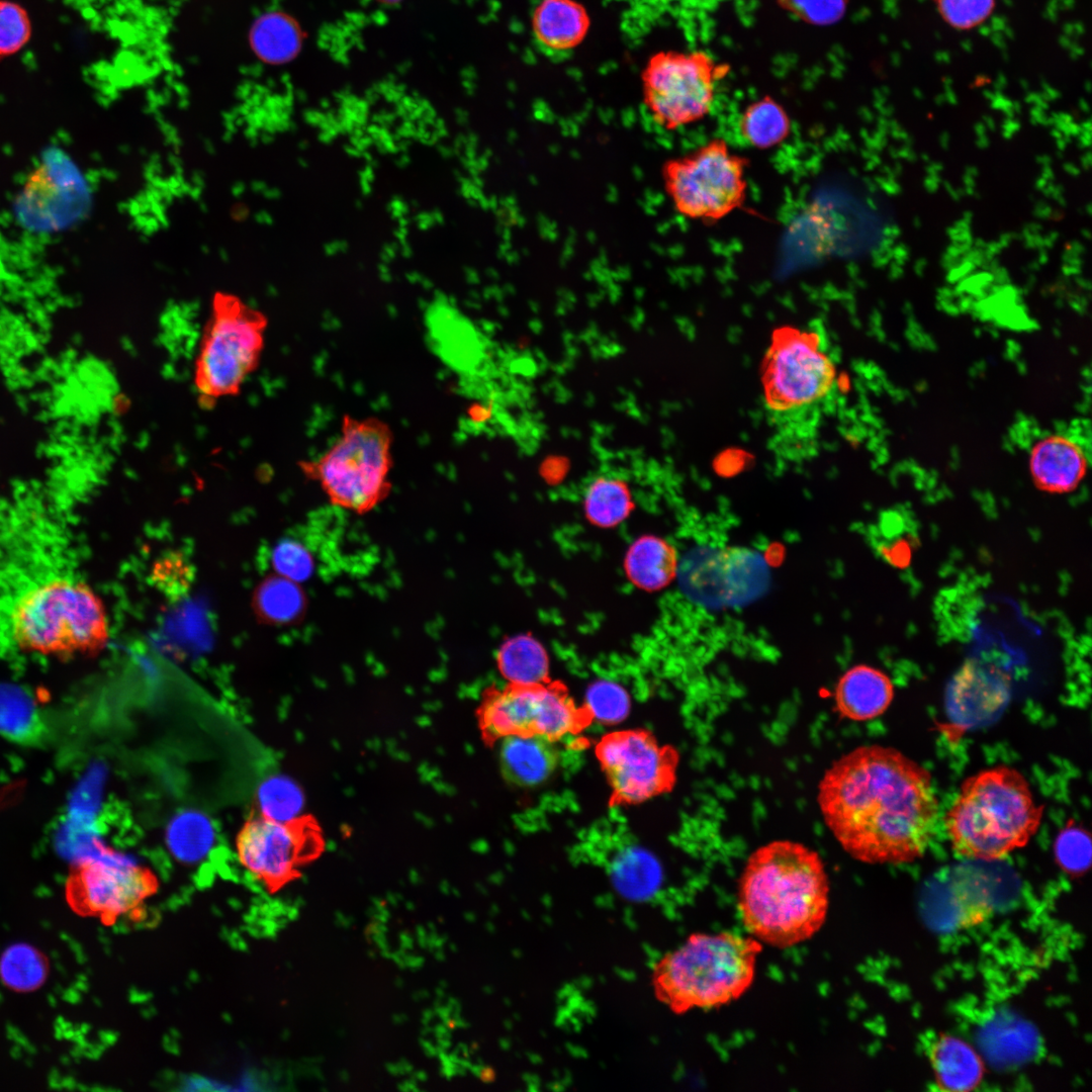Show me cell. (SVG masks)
Returning a JSON list of instances; mask_svg holds the SVG:
<instances>
[{"mask_svg":"<svg viewBox=\"0 0 1092 1092\" xmlns=\"http://www.w3.org/2000/svg\"><path fill=\"white\" fill-rule=\"evenodd\" d=\"M817 803L843 850L866 863H904L923 855L938 802L928 770L899 750L862 745L825 770Z\"/></svg>","mask_w":1092,"mask_h":1092,"instance_id":"obj_1","label":"cell"},{"mask_svg":"<svg viewBox=\"0 0 1092 1092\" xmlns=\"http://www.w3.org/2000/svg\"><path fill=\"white\" fill-rule=\"evenodd\" d=\"M760 379L772 452L795 461L815 454L840 394L837 362L825 332L817 324L776 331Z\"/></svg>","mask_w":1092,"mask_h":1092,"instance_id":"obj_2","label":"cell"},{"mask_svg":"<svg viewBox=\"0 0 1092 1092\" xmlns=\"http://www.w3.org/2000/svg\"><path fill=\"white\" fill-rule=\"evenodd\" d=\"M737 905L750 936L787 948L811 938L829 907V881L819 853L803 843L774 840L747 858Z\"/></svg>","mask_w":1092,"mask_h":1092,"instance_id":"obj_3","label":"cell"},{"mask_svg":"<svg viewBox=\"0 0 1092 1092\" xmlns=\"http://www.w3.org/2000/svg\"><path fill=\"white\" fill-rule=\"evenodd\" d=\"M1042 813L1022 774L998 765L965 780L945 815V828L959 855L997 860L1027 844Z\"/></svg>","mask_w":1092,"mask_h":1092,"instance_id":"obj_4","label":"cell"},{"mask_svg":"<svg viewBox=\"0 0 1092 1092\" xmlns=\"http://www.w3.org/2000/svg\"><path fill=\"white\" fill-rule=\"evenodd\" d=\"M761 950L752 936L693 933L655 964L654 995L675 1014L731 1003L752 985Z\"/></svg>","mask_w":1092,"mask_h":1092,"instance_id":"obj_5","label":"cell"},{"mask_svg":"<svg viewBox=\"0 0 1092 1092\" xmlns=\"http://www.w3.org/2000/svg\"><path fill=\"white\" fill-rule=\"evenodd\" d=\"M15 645L36 655L95 656L107 645L109 624L101 598L86 582L65 576L28 587L13 605Z\"/></svg>","mask_w":1092,"mask_h":1092,"instance_id":"obj_6","label":"cell"},{"mask_svg":"<svg viewBox=\"0 0 1092 1092\" xmlns=\"http://www.w3.org/2000/svg\"><path fill=\"white\" fill-rule=\"evenodd\" d=\"M393 433L376 417L345 415L334 442L313 459L299 462L335 507L365 515L390 494Z\"/></svg>","mask_w":1092,"mask_h":1092,"instance_id":"obj_7","label":"cell"},{"mask_svg":"<svg viewBox=\"0 0 1092 1092\" xmlns=\"http://www.w3.org/2000/svg\"><path fill=\"white\" fill-rule=\"evenodd\" d=\"M267 326L266 315L237 295L214 294L194 361L193 382L202 408L240 393L260 364Z\"/></svg>","mask_w":1092,"mask_h":1092,"instance_id":"obj_8","label":"cell"},{"mask_svg":"<svg viewBox=\"0 0 1092 1092\" xmlns=\"http://www.w3.org/2000/svg\"><path fill=\"white\" fill-rule=\"evenodd\" d=\"M749 160L714 138L661 168L664 191L681 216L716 223L746 203Z\"/></svg>","mask_w":1092,"mask_h":1092,"instance_id":"obj_9","label":"cell"},{"mask_svg":"<svg viewBox=\"0 0 1092 1092\" xmlns=\"http://www.w3.org/2000/svg\"><path fill=\"white\" fill-rule=\"evenodd\" d=\"M729 69L703 51L655 54L642 73L648 114L669 131L705 119L714 105L716 85Z\"/></svg>","mask_w":1092,"mask_h":1092,"instance_id":"obj_10","label":"cell"},{"mask_svg":"<svg viewBox=\"0 0 1092 1092\" xmlns=\"http://www.w3.org/2000/svg\"><path fill=\"white\" fill-rule=\"evenodd\" d=\"M477 718L487 742L520 734L557 742L577 732L584 721L565 690L547 682L486 690Z\"/></svg>","mask_w":1092,"mask_h":1092,"instance_id":"obj_11","label":"cell"},{"mask_svg":"<svg viewBox=\"0 0 1092 1092\" xmlns=\"http://www.w3.org/2000/svg\"><path fill=\"white\" fill-rule=\"evenodd\" d=\"M156 889L149 869L97 842L73 863L66 898L76 912L112 921L136 910Z\"/></svg>","mask_w":1092,"mask_h":1092,"instance_id":"obj_12","label":"cell"},{"mask_svg":"<svg viewBox=\"0 0 1092 1092\" xmlns=\"http://www.w3.org/2000/svg\"><path fill=\"white\" fill-rule=\"evenodd\" d=\"M323 849L322 829L307 815L277 821L253 811L236 837L240 863L269 891L296 879Z\"/></svg>","mask_w":1092,"mask_h":1092,"instance_id":"obj_13","label":"cell"},{"mask_svg":"<svg viewBox=\"0 0 1092 1092\" xmlns=\"http://www.w3.org/2000/svg\"><path fill=\"white\" fill-rule=\"evenodd\" d=\"M597 752L617 801L639 803L670 791L675 783L677 752L646 732L609 734Z\"/></svg>","mask_w":1092,"mask_h":1092,"instance_id":"obj_14","label":"cell"},{"mask_svg":"<svg viewBox=\"0 0 1092 1092\" xmlns=\"http://www.w3.org/2000/svg\"><path fill=\"white\" fill-rule=\"evenodd\" d=\"M89 188L80 170L59 150L48 152L32 169L15 199V212L27 229L58 232L88 209Z\"/></svg>","mask_w":1092,"mask_h":1092,"instance_id":"obj_15","label":"cell"},{"mask_svg":"<svg viewBox=\"0 0 1092 1092\" xmlns=\"http://www.w3.org/2000/svg\"><path fill=\"white\" fill-rule=\"evenodd\" d=\"M1010 676L1000 667L976 658L956 673L947 690V711L958 724L973 726L989 720L1007 703Z\"/></svg>","mask_w":1092,"mask_h":1092,"instance_id":"obj_16","label":"cell"},{"mask_svg":"<svg viewBox=\"0 0 1092 1092\" xmlns=\"http://www.w3.org/2000/svg\"><path fill=\"white\" fill-rule=\"evenodd\" d=\"M1087 458L1073 439L1060 434L1038 440L1029 453L1034 485L1045 492L1066 493L1080 484L1087 472Z\"/></svg>","mask_w":1092,"mask_h":1092,"instance_id":"obj_17","label":"cell"},{"mask_svg":"<svg viewBox=\"0 0 1092 1092\" xmlns=\"http://www.w3.org/2000/svg\"><path fill=\"white\" fill-rule=\"evenodd\" d=\"M500 740L498 762L503 778L520 788L545 783L556 770V741L537 735H509Z\"/></svg>","mask_w":1092,"mask_h":1092,"instance_id":"obj_18","label":"cell"},{"mask_svg":"<svg viewBox=\"0 0 1092 1092\" xmlns=\"http://www.w3.org/2000/svg\"><path fill=\"white\" fill-rule=\"evenodd\" d=\"M894 687L880 669L854 665L839 678L835 688L836 710L842 718L867 721L882 715L892 703Z\"/></svg>","mask_w":1092,"mask_h":1092,"instance_id":"obj_19","label":"cell"},{"mask_svg":"<svg viewBox=\"0 0 1092 1092\" xmlns=\"http://www.w3.org/2000/svg\"><path fill=\"white\" fill-rule=\"evenodd\" d=\"M532 26L539 47L558 56L583 39L589 18L583 6L574 0H541L534 10Z\"/></svg>","mask_w":1092,"mask_h":1092,"instance_id":"obj_20","label":"cell"},{"mask_svg":"<svg viewBox=\"0 0 1092 1092\" xmlns=\"http://www.w3.org/2000/svg\"><path fill=\"white\" fill-rule=\"evenodd\" d=\"M929 1060L939 1089L965 1092L975 1089L984 1075L980 1056L965 1040L938 1035L929 1049Z\"/></svg>","mask_w":1092,"mask_h":1092,"instance_id":"obj_21","label":"cell"},{"mask_svg":"<svg viewBox=\"0 0 1092 1092\" xmlns=\"http://www.w3.org/2000/svg\"><path fill=\"white\" fill-rule=\"evenodd\" d=\"M251 607L260 624L290 626L304 617L307 598L298 582L274 573L256 585Z\"/></svg>","mask_w":1092,"mask_h":1092,"instance_id":"obj_22","label":"cell"},{"mask_svg":"<svg viewBox=\"0 0 1092 1092\" xmlns=\"http://www.w3.org/2000/svg\"><path fill=\"white\" fill-rule=\"evenodd\" d=\"M737 130L746 145L766 151L783 145L790 138L792 120L779 101L765 95L745 106L738 117Z\"/></svg>","mask_w":1092,"mask_h":1092,"instance_id":"obj_23","label":"cell"},{"mask_svg":"<svg viewBox=\"0 0 1092 1092\" xmlns=\"http://www.w3.org/2000/svg\"><path fill=\"white\" fill-rule=\"evenodd\" d=\"M677 566L674 548L654 536H645L634 542L625 560V568L632 582L647 590L667 585L677 573Z\"/></svg>","mask_w":1092,"mask_h":1092,"instance_id":"obj_24","label":"cell"},{"mask_svg":"<svg viewBox=\"0 0 1092 1092\" xmlns=\"http://www.w3.org/2000/svg\"><path fill=\"white\" fill-rule=\"evenodd\" d=\"M609 873L616 890L625 898L650 902L657 896L662 872L650 854L629 848L610 861Z\"/></svg>","mask_w":1092,"mask_h":1092,"instance_id":"obj_25","label":"cell"},{"mask_svg":"<svg viewBox=\"0 0 1092 1092\" xmlns=\"http://www.w3.org/2000/svg\"><path fill=\"white\" fill-rule=\"evenodd\" d=\"M500 673L513 685L546 682L548 658L544 648L533 638L517 636L506 641L497 653Z\"/></svg>","mask_w":1092,"mask_h":1092,"instance_id":"obj_26","label":"cell"},{"mask_svg":"<svg viewBox=\"0 0 1092 1092\" xmlns=\"http://www.w3.org/2000/svg\"><path fill=\"white\" fill-rule=\"evenodd\" d=\"M166 838L168 848L177 860L195 864L209 854L214 832L209 819L203 814L184 811L172 819Z\"/></svg>","mask_w":1092,"mask_h":1092,"instance_id":"obj_27","label":"cell"},{"mask_svg":"<svg viewBox=\"0 0 1092 1092\" xmlns=\"http://www.w3.org/2000/svg\"><path fill=\"white\" fill-rule=\"evenodd\" d=\"M631 493L627 484L618 477L599 476L587 487L584 510L596 525L612 527L625 519L631 511Z\"/></svg>","mask_w":1092,"mask_h":1092,"instance_id":"obj_28","label":"cell"},{"mask_svg":"<svg viewBox=\"0 0 1092 1092\" xmlns=\"http://www.w3.org/2000/svg\"><path fill=\"white\" fill-rule=\"evenodd\" d=\"M48 974L47 958L29 944L11 945L0 957V980L13 991H34L44 983Z\"/></svg>","mask_w":1092,"mask_h":1092,"instance_id":"obj_29","label":"cell"},{"mask_svg":"<svg viewBox=\"0 0 1092 1092\" xmlns=\"http://www.w3.org/2000/svg\"><path fill=\"white\" fill-rule=\"evenodd\" d=\"M303 802L298 786L283 776L266 779L257 793L258 812L277 821H287L299 816Z\"/></svg>","mask_w":1092,"mask_h":1092,"instance_id":"obj_30","label":"cell"},{"mask_svg":"<svg viewBox=\"0 0 1092 1092\" xmlns=\"http://www.w3.org/2000/svg\"><path fill=\"white\" fill-rule=\"evenodd\" d=\"M938 16L957 31L974 30L994 14L998 0H932Z\"/></svg>","mask_w":1092,"mask_h":1092,"instance_id":"obj_31","label":"cell"},{"mask_svg":"<svg viewBox=\"0 0 1092 1092\" xmlns=\"http://www.w3.org/2000/svg\"><path fill=\"white\" fill-rule=\"evenodd\" d=\"M1055 857L1068 874L1081 875L1091 863V840L1087 831L1076 824L1066 826L1056 838Z\"/></svg>","mask_w":1092,"mask_h":1092,"instance_id":"obj_32","label":"cell"},{"mask_svg":"<svg viewBox=\"0 0 1092 1092\" xmlns=\"http://www.w3.org/2000/svg\"><path fill=\"white\" fill-rule=\"evenodd\" d=\"M30 35L31 23L26 10L16 2L0 0V57L20 51Z\"/></svg>","mask_w":1092,"mask_h":1092,"instance_id":"obj_33","label":"cell"},{"mask_svg":"<svg viewBox=\"0 0 1092 1092\" xmlns=\"http://www.w3.org/2000/svg\"><path fill=\"white\" fill-rule=\"evenodd\" d=\"M271 563L275 573L298 583L308 579L314 568L310 552L293 539H283L274 546Z\"/></svg>","mask_w":1092,"mask_h":1092,"instance_id":"obj_34","label":"cell"},{"mask_svg":"<svg viewBox=\"0 0 1092 1092\" xmlns=\"http://www.w3.org/2000/svg\"><path fill=\"white\" fill-rule=\"evenodd\" d=\"M586 703L587 712L604 722L619 721L629 710L627 693L619 685L610 680L594 684L587 692Z\"/></svg>","mask_w":1092,"mask_h":1092,"instance_id":"obj_35","label":"cell"},{"mask_svg":"<svg viewBox=\"0 0 1092 1092\" xmlns=\"http://www.w3.org/2000/svg\"><path fill=\"white\" fill-rule=\"evenodd\" d=\"M191 577V567L179 553H169L157 560L152 570L155 585L170 596L184 593Z\"/></svg>","mask_w":1092,"mask_h":1092,"instance_id":"obj_36","label":"cell"},{"mask_svg":"<svg viewBox=\"0 0 1092 1092\" xmlns=\"http://www.w3.org/2000/svg\"><path fill=\"white\" fill-rule=\"evenodd\" d=\"M799 18L812 24H830L845 12L847 0H780Z\"/></svg>","mask_w":1092,"mask_h":1092,"instance_id":"obj_37","label":"cell"},{"mask_svg":"<svg viewBox=\"0 0 1092 1092\" xmlns=\"http://www.w3.org/2000/svg\"><path fill=\"white\" fill-rule=\"evenodd\" d=\"M374 1H376L377 3L382 4V5H395V4L399 3V2H401L402 0H374Z\"/></svg>","mask_w":1092,"mask_h":1092,"instance_id":"obj_38","label":"cell"}]
</instances>
